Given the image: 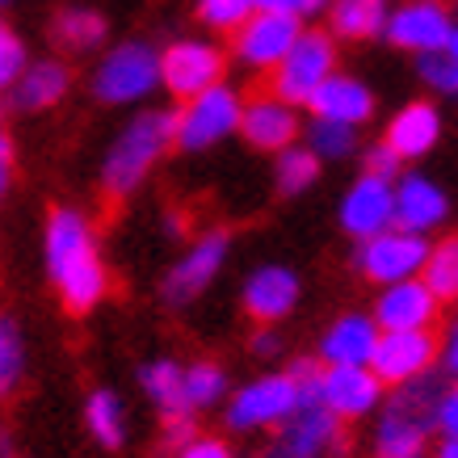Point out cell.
I'll return each instance as SVG.
<instances>
[{
    "label": "cell",
    "mask_w": 458,
    "mask_h": 458,
    "mask_svg": "<svg viewBox=\"0 0 458 458\" xmlns=\"http://www.w3.org/2000/svg\"><path fill=\"white\" fill-rule=\"evenodd\" d=\"M433 458H458V442H450V437H445V442L433 450Z\"/></svg>",
    "instance_id": "cell-45"
},
{
    "label": "cell",
    "mask_w": 458,
    "mask_h": 458,
    "mask_svg": "<svg viewBox=\"0 0 458 458\" xmlns=\"http://www.w3.org/2000/svg\"><path fill=\"white\" fill-rule=\"evenodd\" d=\"M336 223L349 240H366L395 227V181L375 177V173H361L336 207Z\"/></svg>",
    "instance_id": "cell-16"
},
{
    "label": "cell",
    "mask_w": 458,
    "mask_h": 458,
    "mask_svg": "<svg viewBox=\"0 0 458 458\" xmlns=\"http://www.w3.org/2000/svg\"><path fill=\"white\" fill-rule=\"evenodd\" d=\"M417 72H420V81L429 84L433 93H442V98H458V59H450L445 51L417 55Z\"/></svg>",
    "instance_id": "cell-35"
},
{
    "label": "cell",
    "mask_w": 458,
    "mask_h": 458,
    "mask_svg": "<svg viewBox=\"0 0 458 458\" xmlns=\"http://www.w3.org/2000/svg\"><path fill=\"white\" fill-rule=\"evenodd\" d=\"M345 445V420L333 417L324 403H299L278 425L269 458H333Z\"/></svg>",
    "instance_id": "cell-13"
},
{
    "label": "cell",
    "mask_w": 458,
    "mask_h": 458,
    "mask_svg": "<svg viewBox=\"0 0 458 458\" xmlns=\"http://www.w3.org/2000/svg\"><path fill=\"white\" fill-rule=\"evenodd\" d=\"M227 257H232V232H227V227H210V232L194 236L190 240V249L173 261V269H168L165 282H160V299H165V307L185 311L190 303H198V299L219 282Z\"/></svg>",
    "instance_id": "cell-6"
},
{
    "label": "cell",
    "mask_w": 458,
    "mask_h": 458,
    "mask_svg": "<svg viewBox=\"0 0 458 458\" xmlns=\"http://www.w3.org/2000/svg\"><path fill=\"white\" fill-rule=\"evenodd\" d=\"M4 4H9V0H0V9H4Z\"/></svg>",
    "instance_id": "cell-47"
},
{
    "label": "cell",
    "mask_w": 458,
    "mask_h": 458,
    "mask_svg": "<svg viewBox=\"0 0 458 458\" xmlns=\"http://www.w3.org/2000/svg\"><path fill=\"white\" fill-rule=\"evenodd\" d=\"M84 425L93 433V442L106 445V450H118L126 442V408L118 400V391L98 387L89 400H84Z\"/></svg>",
    "instance_id": "cell-30"
},
{
    "label": "cell",
    "mask_w": 458,
    "mask_h": 458,
    "mask_svg": "<svg viewBox=\"0 0 458 458\" xmlns=\"http://www.w3.org/2000/svg\"><path fill=\"white\" fill-rule=\"evenodd\" d=\"M433 429L442 433V437H450V442H458V378H454V387H445L442 400H437V417H433Z\"/></svg>",
    "instance_id": "cell-39"
},
{
    "label": "cell",
    "mask_w": 458,
    "mask_h": 458,
    "mask_svg": "<svg viewBox=\"0 0 458 458\" xmlns=\"http://www.w3.org/2000/svg\"><path fill=\"white\" fill-rule=\"evenodd\" d=\"M319 173H324V165H319V156L307 143H291V148L274 152V185H278L282 198L307 194L319 181Z\"/></svg>",
    "instance_id": "cell-29"
},
{
    "label": "cell",
    "mask_w": 458,
    "mask_h": 458,
    "mask_svg": "<svg viewBox=\"0 0 458 458\" xmlns=\"http://www.w3.org/2000/svg\"><path fill=\"white\" fill-rule=\"evenodd\" d=\"M26 375V345H21V328L9 316H0V400L13 395L17 383Z\"/></svg>",
    "instance_id": "cell-33"
},
{
    "label": "cell",
    "mask_w": 458,
    "mask_h": 458,
    "mask_svg": "<svg viewBox=\"0 0 458 458\" xmlns=\"http://www.w3.org/2000/svg\"><path fill=\"white\" fill-rule=\"evenodd\" d=\"M299 299H303V278L282 261L257 265L244 278V286H240V307H244V316L252 324H282V319H291Z\"/></svg>",
    "instance_id": "cell-15"
},
{
    "label": "cell",
    "mask_w": 458,
    "mask_h": 458,
    "mask_svg": "<svg viewBox=\"0 0 458 458\" xmlns=\"http://www.w3.org/2000/svg\"><path fill=\"white\" fill-rule=\"evenodd\" d=\"M227 400V370L219 361L198 358L181 370V408L185 412H207V408H219Z\"/></svg>",
    "instance_id": "cell-27"
},
{
    "label": "cell",
    "mask_w": 458,
    "mask_h": 458,
    "mask_svg": "<svg viewBox=\"0 0 458 458\" xmlns=\"http://www.w3.org/2000/svg\"><path fill=\"white\" fill-rule=\"evenodd\" d=\"M437 358V336L433 328H378L375 353H370V370L383 387H400L408 378L433 370Z\"/></svg>",
    "instance_id": "cell-14"
},
{
    "label": "cell",
    "mask_w": 458,
    "mask_h": 458,
    "mask_svg": "<svg viewBox=\"0 0 458 458\" xmlns=\"http://www.w3.org/2000/svg\"><path fill=\"white\" fill-rule=\"evenodd\" d=\"M160 89V51L143 38H126L98 59L89 93L101 106H140Z\"/></svg>",
    "instance_id": "cell-5"
},
{
    "label": "cell",
    "mask_w": 458,
    "mask_h": 458,
    "mask_svg": "<svg viewBox=\"0 0 458 458\" xmlns=\"http://www.w3.org/2000/svg\"><path fill=\"white\" fill-rule=\"evenodd\" d=\"M181 370H185V361H177V358H152L140 366V387L160 408V417L185 412L181 408Z\"/></svg>",
    "instance_id": "cell-31"
},
{
    "label": "cell",
    "mask_w": 458,
    "mask_h": 458,
    "mask_svg": "<svg viewBox=\"0 0 458 458\" xmlns=\"http://www.w3.org/2000/svg\"><path fill=\"white\" fill-rule=\"evenodd\" d=\"M387 387L370 366H324L319 370V403L341 420H366L383 408Z\"/></svg>",
    "instance_id": "cell-17"
},
{
    "label": "cell",
    "mask_w": 458,
    "mask_h": 458,
    "mask_svg": "<svg viewBox=\"0 0 458 458\" xmlns=\"http://www.w3.org/2000/svg\"><path fill=\"white\" fill-rule=\"evenodd\" d=\"M420 282L433 291L437 303H458V232L442 240H429L425 265H420Z\"/></svg>",
    "instance_id": "cell-28"
},
{
    "label": "cell",
    "mask_w": 458,
    "mask_h": 458,
    "mask_svg": "<svg viewBox=\"0 0 458 458\" xmlns=\"http://www.w3.org/2000/svg\"><path fill=\"white\" fill-rule=\"evenodd\" d=\"M227 81V51L210 38H177L160 51V84L177 101Z\"/></svg>",
    "instance_id": "cell-11"
},
{
    "label": "cell",
    "mask_w": 458,
    "mask_h": 458,
    "mask_svg": "<svg viewBox=\"0 0 458 458\" xmlns=\"http://www.w3.org/2000/svg\"><path fill=\"white\" fill-rule=\"evenodd\" d=\"M378 324L370 311H341V316L319 333L316 358L324 366H366L375 353Z\"/></svg>",
    "instance_id": "cell-23"
},
{
    "label": "cell",
    "mask_w": 458,
    "mask_h": 458,
    "mask_svg": "<svg viewBox=\"0 0 458 458\" xmlns=\"http://www.w3.org/2000/svg\"><path fill=\"white\" fill-rule=\"evenodd\" d=\"M383 21H387V0H328V34L333 38H378Z\"/></svg>",
    "instance_id": "cell-25"
},
{
    "label": "cell",
    "mask_w": 458,
    "mask_h": 458,
    "mask_svg": "<svg viewBox=\"0 0 458 458\" xmlns=\"http://www.w3.org/2000/svg\"><path fill=\"white\" fill-rule=\"evenodd\" d=\"M299 110H294L291 101L274 98L269 89L257 93V98H244V110H240V140L249 143L252 152H265L274 156L282 148H291L299 143Z\"/></svg>",
    "instance_id": "cell-18"
},
{
    "label": "cell",
    "mask_w": 458,
    "mask_h": 458,
    "mask_svg": "<svg viewBox=\"0 0 458 458\" xmlns=\"http://www.w3.org/2000/svg\"><path fill=\"white\" fill-rule=\"evenodd\" d=\"M361 173H375V177L395 181L403 173V160L391 152L387 143L378 140V143H370V148H366V156H361Z\"/></svg>",
    "instance_id": "cell-37"
},
{
    "label": "cell",
    "mask_w": 458,
    "mask_h": 458,
    "mask_svg": "<svg viewBox=\"0 0 458 458\" xmlns=\"http://www.w3.org/2000/svg\"><path fill=\"white\" fill-rule=\"evenodd\" d=\"M425 252H429V236L403 232V227H387V232H378V236L358 240V252H353V269H358L366 282H375V286H387V282L420 278Z\"/></svg>",
    "instance_id": "cell-9"
},
{
    "label": "cell",
    "mask_w": 458,
    "mask_h": 458,
    "mask_svg": "<svg viewBox=\"0 0 458 458\" xmlns=\"http://www.w3.org/2000/svg\"><path fill=\"white\" fill-rule=\"evenodd\" d=\"M375 324L378 328H437L442 319V303L433 299V291L420 278L387 282L375 299Z\"/></svg>",
    "instance_id": "cell-20"
},
{
    "label": "cell",
    "mask_w": 458,
    "mask_h": 458,
    "mask_svg": "<svg viewBox=\"0 0 458 458\" xmlns=\"http://www.w3.org/2000/svg\"><path fill=\"white\" fill-rule=\"evenodd\" d=\"M299 408V391H294V378L286 370H269V375L252 378L227 400L223 408V420L227 429L236 433H252V429H278L282 420Z\"/></svg>",
    "instance_id": "cell-8"
},
{
    "label": "cell",
    "mask_w": 458,
    "mask_h": 458,
    "mask_svg": "<svg viewBox=\"0 0 458 458\" xmlns=\"http://www.w3.org/2000/svg\"><path fill=\"white\" fill-rule=\"evenodd\" d=\"M110 34V21L98 13V9H84V4H72V9H59L51 17V42L72 51V55H84V51H98Z\"/></svg>",
    "instance_id": "cell-26"
},
{
    "label": "cell",
    "mask_w": 458,
    "mask_h": 458,
    "mask_svg": "<svg viewBox=\"0 0 458 458\" xmlns=\"http://www.w3.org/2000/svg\"><path fill=\"white\" fill-rule=\"evenodd\" d=\"M442 391L445 378L433 370L391 387V400L375 425V458H425Z\"/></svg>",
    "instance_id": "cell-3"
},
{
    "label": "cell",
    "mask_w": 458,
    "mask_h": 458,
    "mask_svg": "<svg viewBox=\"0 0 458 458\" xmlns=\"http://www.w3.org/2000/svg\"><path fill=\"white\" fill-rule=\"evenodd\" d=\"M450 219V194L425 173H400L395 177V227L429 236Z\"/></svg>",
    "instance_id": "cell-19"
},
{
    "label": "cell",
    "mask_w": 458,
    "mask_h": 458,
    "mask_svg": "<svg viewBox=\"0 0 458 458\" xmlns=\"http://www.w3.org/2000/svg\"><path fill=\"white\" fill-rule=\"evenodd\" d=\"M173 152V110H140L118 131L110 152L101 160V190L123 202L152 177V168Z\"/></svg>",
    "instance_id": "cell-2"
},
{
    "label": "cell",
    "mask_w": 458,
    "mask_h": 458,
    "mask_svg": "<svg viewBox=\"0 0 458 458\" xmlns=\"http://www.w3.org/2000/svg\"><path fill=\"white\" fill-rule=\"evenodd\" d=\"M383 143L400 156L403 165L412 160H425V156L442 143V110L433 101H408L387 118V131H383Z\"/></svg>",
    "instance_id": "cell-21"
},
{
    "label": "cell",
    "mask_w": 458,
    "mask_h": 458,
    "mask_svg": "<svg viewBox=\"0 0 458 458\" xmlns=\"http://www.w3.org/2000/svg\"><path fill=\"white\" fill-rule=\"evenodd\" d=\"M240 110H244V93L227 81L185 98L181 110H173V148L190 156L219 148L240 131Z\"/></svg>",
    "instance_id": "cell-4"
},
{
    "label": "cell",
    "mask_w": 458,
    "mask_h": 458,
    "mask_svg": "<svg viewBox=\"0 0 458 458\" xmlns=\"http://www.w3.org/2000/svg\"><path fill=\"white\" fill-rule=\"evenodd\" d=\"M299 30H303L299 17L252 9V13L232 30V55H236L240 68L257 72V76H269V72L282 64V55L294 47Z\"/></svg>",
    "instance_id": "cell-12"
},
{
    "label": "cell",
    "mask_w": 458,
    "mask_h": 458,
    "mask_svg": "<svg viewBox=\"0 0 458 458\" xmlns=\"http://www.w3.org/2000/svg\"><path fill=\"white\" fill-rule=\"evenodd\" d=\"M450 30H454V13L445 0H395L387 4V21H383L378 38L391 42L395 51L429 55L445 47Z\"/></svg>",
    "instance_id": "cell-10"
},
{
    "label": "cell",
    "mask_w": 458,
    "mask_h": 458,
    "mask_svg": "<svg viewBox=\"0 0 458 458\" xmlns=\"http://www.w3.org/2000/svg\"><path fill=\"white\" fill-rule=\"evenodd\" d=\"M450 59H458V21H454V30H450V38H445V47H442Z\"/></svg>",
    "instance_id": "cell-46"
},
{
    "label": "cell",
    "mask_w": 458,
    "mask_h": 458,
    "mask_svg": "<svg viewBox=\"0 0 458 458\" xmlns=\"http://www.w3.org/2000/svg\"><path fill=\"white\" fill-rule=\"evenodd\" d=\"M72 89V68L64 59H38V64H26L21 76L13 81V106L26 114L51 110L68 98Z\"/></svg>",
    "instance_id": "cell-24"
},
{
    "label": "cell",
    "mask_w": 458,
    "mask_h": 458,
    "mask_svg": "<svg viewBox=\"0 0 458 458\" xmlns=\"http://www.w3.org/2000/svg\"><path fill=\"white\" fill-rule=\"evenodd\" d=\"M303 143L319 156V165H341V160H349V156H358V126L311 118L307 131H303Z\"/></svg>",
    "instance_id": "cell-32"
},
{
    "label": "cell",
    "mask_w": 458,
    "mask_h": 458,
    "mask_svg": "<svg viewBox=\"0 0 458 458\" xmlns=\"http://www.w3.org/2000/svg\"><path fill=\"white\" fill-rule=\"evenodd\" d=\"M252 9L257 0H198V21L215 34H232Z\"/></svg>",
    "instance_id": "cell-34"
},
{
    "label": "cell",
    "mask_w": 458,
    "mask_h": 458,
    "mask_svg": "<svg viewBox=\"0 0 458 458\" xmlns=\"http://www.w3.org/2000/svg\"><path fill=\"white\" fill-rule=\"evenodd\" d=\"M177 458H232V445L207 433H194L185 445H177Z\"/></svg>",
    "instance_id": "cell-40"
},
{
    "label": "cell",
    "mask_w": 458,
    "mask_h": 458,
    "mask_svg": "<svg viewBox=\"0 0 458 458\" xmlns=\"http://www.w3.org/2000/svg\"><path fill=\"white\" fill-rule=\"evenodd\" d=\"M324 4L328 0H257V9H265V13H286V17H299V21L316 17Z\"/></svg>",
    "instance_id": "cell-41"
},
{
    "label": "cell",
    "mask_w": 458,
    "mask_h": 458,
    "mask_svg": "<svg viewBox=\"0 0 458 458\" xmlns=\"http://www.w3.org/2000/svg\"><path fill=\"white\" fill-rule=\"evenodd\" d=\"M47 274L72 316H84L110 294V274L93 240V223L81 210L55 207L47 219Z\"/></svg>",
    "instance_id": "cell-1"
},
{
    "label": "cell",
    "mask_w": 458,
    "mask_h": 458,
    "mask_svg": "<svg viewBox=\"0 0 458 458\" xmlns=\"http://www.w3.org/2000/svg\"><path fill=\"white\" fill-rule=\"evenodd\" d=\"M387 4H395V0H387Z\"/></svg>",
    "instance_id": "cell-48"
},
{
    "label": "cell",
    "mask_w": 458,
    "mask_h": 458,
    "mask_svg": "<svg viewBox=\"0 0 458 458\" xmlns=\"http://www.w3.org/2000/svg\"><path fill=\"white\" fill-rule=\"evenodd\" d=\"M311 118H328V123L345 126H366L375 118V89L349 72H333L328 81H319V89L303 101Z\"/></svg>",
    "instance_id": "cell-22"
},
{
    "label": "cell",
    "mask_w": 458,
    "mask_h": 458,
    "mask_svg": "<svg viewBox=\"0 0 458 458\" xmlns=\"http://www.w3.org/2000/svg\"><path fill=\"white\" fill-rule=\"evenodd\" d=\"M433 370L442 378H458V319L437 336V358H433Z\"/></svg>",
    "instance_id": "cell-38"
},
{
    "label": "cell",
    "mask_w": 458,
    "mask_h": 458,
    "mask_svg": "<svg viewBox=\"0 0 458 458\" xmlns=\"http://www.w3.org/2000/svg\"><path fill=\"white\" fill-rule=\"evenodd\" d=\"M252 358H278L282 353V336H278V324H257L252 333Z\"/></svg>",
    "instance_id": "cell-43"
},
{
    "label": "cell",
    "mask_w": 458,
    "mask_h": 458,
    "mask_svg": "<svg viewBox=\"0 0 458 458\" xmlns=\"http://www.w3.org/2000/svg\"><path fill=\"white\" fill-rule=\"evenodd\" d=\"M21 68H26V42L17 38L9 21H0V89H13Z\"/></svg>",
    "instance_id": "cell-36"
},
{
    "label": "cell",
    "mask_w": 458,
    "mask_h": 458,
    "mask_svg": "<svg viewBox=\"0 0 458 458\" xmlns=\"http://www.w3.org/2000/svg\"><path fill=\"white\" fill-rule=\"evenodd\" d=\"M194 433H198V417H194V412H168V417H165V445H173V450H177V445H185Z\"/></svg>",
    "instance_id": "cell-42"
},
{
    "label": "cell",
    "mask_w": 458,
    "mask_h": 458,
    "mask_svg": "<svg viewBox=\"0 0 458 458\" xmlns=\"http://www.w3.org/2000/svg\"><path fill=\"white\" fill-rule=\"evenodd\" d=\"M9 181H13V143L9 135H0V198L9 190Z\"/></svg>",
    "instance_id": "cell-44"
},
{
    "label": "cell",
    "mask_w": 458,
    "mask_h": 458,
    "mask_svg": "<svg viewBox=\"0 0 458 458\" xmlns=\"http://www.w3.org/2000/svg\"><path fill=\"white\" fill-rule=\"evenodd\" d=\"M336 72V38L328 30H299L294 47L282 55V64L269 72V93L291 106H303L319 89V81H328Z\"/></svg>",
    "instance_id": "cell-7"
}]
</instances>
